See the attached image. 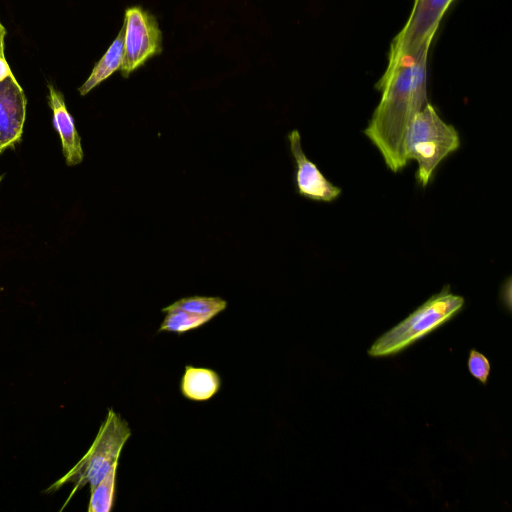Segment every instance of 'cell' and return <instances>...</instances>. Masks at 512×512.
Instances as JSON below:
<instances>
[{
    "instance_id": "6da1fadb",
    "label": "cell",
    "mask_w": 512,
    "mask_h": 512,
    "mask_svg": "<svg viewBox=\"0 0 512 512\" xmlns=\"http://www.w3.org/2000/svg\"><path fill=\"white\" fill-rule=\"evenodd\" d=\"M429 47L388 57V66L376 84L382 92L363 133L381 153L392 172L408 163L404 154L407 128L428 103L427 57Z\"/></svg>"
},
{
    "instance_id": "7a4b0ae2",
    "label": "cell",
    "mask_w": 512,
    "mask_h": 512,
    "mask_svg": "<svg viewBox=\"0 0 512 512\" xmlns=\"http://www.w3.org/2000/svg\"><path fill=\"white\" fill-rule=\"evenodd\" d=\"M459 147V133L441 119L429 102L412 119L404 138L405 158L418 163L416 178L423 187L438 164Z\"/></svg>"
},
{
    "instance_id": "3957f363",
    "label": "cell",
    "mask_w": 512,
    "mask_h": 512,
    "mask_svg": "<svg viewBox=\"0 0 512 512\" xmlns=\"http://www.w3.org/2000/svg\"><path fill=\"white\" fill-rule=\"evenodd\" d=\"M130 436L131 429L128 423L110 408L89 450L46 492L59 490L68 483L74 485L70 497L86 485H89L90 490L93 489L109 469L118 462L120 453Z\"/></svg>"
},
{
    "instance_id": "277c9868",
    "label": "cell",
    "mask_w": 512,
    "mask_h": 512,
    "mask_svg": "<svg viewBox=\"0 0 512 512\" xmlns=\"http://www.w3.org/2000/svg\"><path fill=\"white\" fill-rule=\"evenodd\" d=\"M464 299L445 286L398 325L380 336L368 350L373 357L396 354L449 321L463 307Z\"/></svg>"
},
{
    "instance_id": "5b68a950",
    "label": "cell",
    "mask_w": 512,
    "mask_h": 512,
    "mask_svg": "<svg viewBox=\"0 0 512 512\" xmlns=\"http://www.w3.org/2000/svg\"><path fill=\"white\" fill-rule=\"evenodd\" d=\"M124 54L120 67L123 77L162 51V34L157 20L141 7L126 9L124 16Z\"/></svg>"
},
{
    "instance_id": "8992f818",
    "label": "cell",
    "mask_w": 512,
    "mask_h": 512,
    "mask_svg": "<svg viewBox=\"0 0 512 512\" xmlns=\"http://www.w3.org/2000/svg\"><path fill=\"white\" fill-rule=\"evenodd\" d=\"M453 0H415L402 30L393 39L389 56L430 47L439 23Z\"/></svg>"
},
{
    "instance_id": "52a82bcc",
    "label": "cell",
    "mask_w": 512,
    "mask_h": 512,
    "mask_svg": "<svg viewBox=\"0 0 512 512\" xmlns=\"http://www.w3.org/2000/svg\"><path fill=\"white\" fill-rule=\"evenodd\" d=\"M290 150L295 160V185L299 195L316 201L331 202L339 197L341 188L333 185L307 158L302 150L298 130L288 134Z\"/></svg>"
},
{
    "instance_id": "ba28073f",
    "label": "cell",
    "mask_w": 512,
    "mask_h": 512,
    "mask_svg": "<svg viewBox=\"0 0 512 512\" xmlns=\"http://www.w3.org/2000/svg\"><path fill=\"white\" fill-rule=\"evenodd\" d=\"M26 105L25 93L14 75L0 82V153L20 140Z\"/></svg>"
},
{
    "instance_id": "9c48e42d",
    "label": "cell",
    "mask_w": 512,
    "mask_h": 512,
    "mask_svg": "<svg viewBox=\"0 0 512 512\" xmlns=\"http://www.w3.org/2000/svg\"><path fill=\"white\" fill-rule=\"evenodd\" d=\"M48 90L49 106L53 114V126L60 136L66 164L69 166L78 165L83 161L84 152L73 117L67 110L62 93L51 84L48 85Z\"/></svg>"
},
{
    "instance_id": "30bf717a",
    "label": "cell",
    "mask_w": 512,
    "mask_h": 512,
    "mask_svg": "<svg viewBox=\"0 0 512 512\" xmlns=\"http://www.w3.org/2000/svg\"><path fill=\"white\" fill-rule=\"evenodd\" d=\"M219 375L211 369L186 366L180 383L183 396L192 401H207L220 389Z\"/></svg>"
},
{
    "instance_id": "8fae6325",
    "label": "cell",
    "mask_w": 512,
    "mask_h": 512,
    "mask_svg": "<svg viewBox=\"0 0 512 512\" xmlns=\"http://www.w3.org/2000/svg\"><path fill=\"white\" fill-rule=\"evenodd\" d=\"M124 54V27L109 46L105 54L96 63L90 76L78 88L80 95L88 94L93 88L110 77L115 71L120 70Z\"/></svg>"
},
{
    "instance_id": "7c38bea8",
    "label": "cell",
    "mask_w": 512,
    "mask_h": 512,
    "mask_svg": "<svg viewBox=\"0 0 512 512\" xmlns=\"http://www.w3.org/2000/svg\"><path fill=\"white\" fill-rule=\"evenodd\" d=\"M118 462L115 463L106 475L90 490L89 512H109L112 510L115 499V485Z\"/></svg>"
},
{
    "instance_id": "4fadbf2b",
    "label": "cell",
    "mask_w": 512,
    "mask_h": 512,
    "mask_svg": "<svg viewBox=\"0 0 512 512\" xmlns=\"http://www.w3.org/2000/svg\"><path fill=\"white\" fill-rule=\"evenodd\" d=\"M169 306L205 317L210 321L226 309L227 302L220 297L191 296L179 299Z\"/></svg>"
},
{
    "instance_id": "5bb4252c",
    "label": "cell",
    "mask_w": 512,
    "mask_h": 512,
    "mask_svg": "<svg viewBox=\"0 0 512 512\" xmlns=\"http://www.w3.org/2000/svg\"><path fill=\"white\" fill-rule=\"evenodd\" d=\"M162 312H165L166 316L160 325L158 330L159 332L169 331L184 333L197 329L209 322V320L205 317L198 316L185 310L173 308L170 306L163 308Z\"/></svg>"
},
{
    "instance_id": "9a60e30c",
    "label": "cell",
    "mask_w": 512,
    "mask_h": 512,
    "mask_svg": "<svg viewBox=\"0 0 512 512\" xmlns=\"http://www.w3.org/2000/svg\"><path fill=\"white\" fill-rule=\"evenodd\" d=\"M468 370L473 377L485 384L490 374V363L483 354L473 349L468 358Z\"/></svg>"
},
{
    "instance_id": "2e32d148",
    "label": "cell",
    "mask_w": 512,
    "mask_h": 512,
    "mask_svg": "<svg viewBox=\"0 0 512 512\" xmlns=\"http://www.w3.org/2000/svg\"><path fill=\"white\" fill-rule=\"evenodd\" d=\"M6 29L0 22V82L13 75L4 54Z\"/></svg>"
},
{
    "instance_id": "e0dca14e",
    "label": "cell",
    "mask_w": 512,
    "mask_h": 512,
    "mask_svg": "<svg viewBox=\"0 0 512 512\" xmlns=\"http://www.w3.org/2000/svg\"><path fill=\"white\" fill-rule=\"evenodd\" d=\"M0 182H1V177H0Z\"/></svg>"
}]
</instances>
